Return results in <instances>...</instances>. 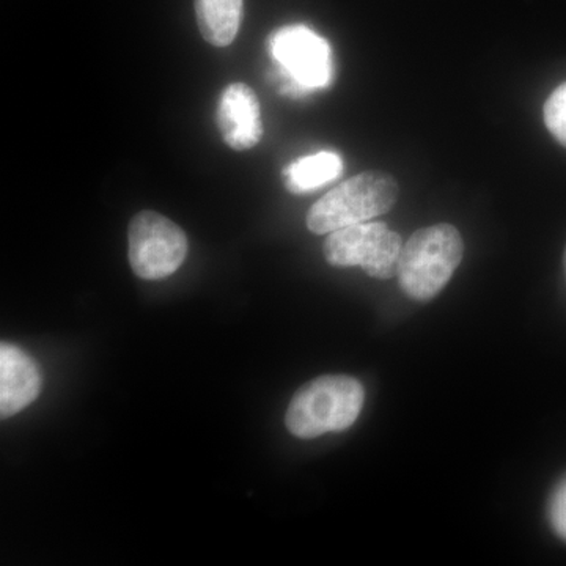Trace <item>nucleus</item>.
<instances>
[{
  "mask_svg": "<svg viewBox=\"0 0 566 566\" xmlns=\"http://www.w3.org/2000/svg\"><path fill=\"white\" fill-rule=\"evenodd\" d=\"M244 0H196V18L205 41L230 46L243 21Z\"/></svg>",
  "mask_w": 566,
  "mask_h": 566,
  "instance_id": "nucleus-9",
  "label": "nucleus"
},
{
  "mask_svg": "<svg viewBox=\"0 0 566 566\" xmlns=\"http://www.w3.org/2000/svg\"><path fill=\"white\" fill-rule=\"evenodd\" d=\"M463 238L450 223L417 230L401 249L398 281L406 296L428 303L442 292L463 260Z\"/></svg>",
  "mask_w": 566,
  "mask_h": 566,
  "instance_id": "nucleus-2",
  "label": "nucleus"
},
{
  "mask_svg": "<svg viewBox=\"0 0 566 566\" xmlns=\"http://www.w3.org/2000/svg\"><path fill=\"white\" fill-rule=\"evenodd\" d=\"M547 516H549L551 527L556 532L558 538L566 542V476L558 482L551 494Z\"/></svg>",
  "mask_w": 566,
  "mask_h": 566,
  "instance_id": "nucleus-12",
  "label": "nucleus"
},
{
  "mask_svg": "<svg viewBox=\"0 0 566 566\" xmlns=\"http://www.w3.org/2000/svg\"><path fill=\"white\" fill-rule=\"evenodd\" d=\"M545 123L554 139L566 147V82L547 98Z\"/></svg>",
  "mask_w": 566,
  "mask_h": 566,
  "instance_id": "nucleus-11",
  "label": "nucleus"
},
{
  "mask_svg": "<svg viewBox=\"0 0 566 566\" xmlns=\"http://www.w3.org/2000/svg\"><path fill=\"white\" fill-rule=\"evenodd\" d=\"M270 51L281 66L286 93L300 95L327 87L333 82V50L323 36L305 25L279 29L271 35Z\"/></svg>",
  "mask_w": 566,
  "mask_h": 566,
  "instance_id": "nucleus-5",
  "label": "nucleus"
},
{
  "mask_svg": "<svg viewBox=\"0 0 566 566\" xmlns=\"http://www.w3.org/2000/svg\"><path fill=\"white\" fill-rule=\"evenodd\" d=\"M364 386L348 375H324L301 387L286 409L285 424L300 439L348 430L363 412Z\"/></svg>",
  "mask_w": 566,
  "mask_h": 566,
  "instance_id": "nucleus-1",
  "label": "nucleus"
},
{
  "mask_svg": "<svg viewBox=\"0 0 566 566\" xmlns=\"http://www.w3.org/2000/svg\"><path fill=\"white\" fill-rule=\"evenodd\" d=\"M222 139L237 151L251 150L263 137L262 111L255 92L244 82L223 88L218 104Z\"/></svg>",
  "mask_w": 566,
  "mask_h": 566,
  "instance_id": "nucleus-7",
  "label": "nucleus"
},
{
  "mask_svg": "<svg viewBox=\"0 0 566 566\" xmlns=\"http://www.w3.org/2000/svg\"><path fill=\"white\" fill-rule=\"evenodd\" d=\"M400 234L382 222H363L329 233L323 245L324 259L337 268H363L370 277L387 281L398 274Z\"/></svg>",
  "mask_w": 566,
  "mask_h": 566,
  "instance_id": "nucleus-4",
  "label": "nucleus"
},
{
  "mask_svg": "<svg viewBox=\"0 0 566 566\" xmlns=\"http://www.w3.org/2000/svg\"><path fill=\"white\" fill-rule=\"evenodd\" d=\"M344 170V159L334 151H319L303 156L286 167L285 186L290 192L305 193L315 191L335 180Z\"/></svg>",
  "mask_w": 566,
  "mask_h": 566,
  "instance_id": "nucleus-10",
  "label": "nucleus"
},
{
  "mask_svg": "<svg viewBox=\"0 0 566 566\" xmlns=\"http://www.w3.org/2000/svg\"><path fill=\"white\" fill-rule=\"evenodd\" d=\"M188 255L182 229L156 211H140L129 222L128 256L134 274L161 281L177 273Z\"/></svg>",
  "mask_w": 566,
  "mask_h": 566,
  "instance_id": "nucleus-6",
  "label": "nucleus"
},
{
  "mask_svg": "<svg viewBox=\"0 0 566 566\" xmlns=\"http://www.w3.org/2000/svg\"><path fill=\"white\" fill-rule=\"evenodd\" d=\"M398 185L389 174L364 172L335 186L307 212V229L329 234L345 227L371 221L392 210Z\"/></svg>",
  "mask_w": 566,
  "mask_h": 566,
  "instance_id": "nucleus-3",
  "label": "nucleus"
},
{
  "mask_svg": "<svg viewBox=\"0 0 566 566\" xmlns=\"http://www.w3.org/2000/svg\"><path fill=\"white\" fill-rule=\"evenodd\" d=\"M565 274H566V252H565Z\"/></svg>",
  "mask_w": 566,
  "mask_h": 566,
  "instance_id": "nucleus-13",
  "label": "nucleus"
},
{
  "mask_svg": "<svg viewBox=\"0 0 566 566\" xmlns=\"http://www.w3.org/2000/svg\"><path fill=\"white\" fill-rule=\"evenodd\" d=\"M41 390L39 365L18 346L0 345V416L21 412L36 400Z\"/></svg>",
  "mask_w": 566,
  "mask_h": 566,
  "instance_id": "nucleus-8",
  "label": "nucleus"
}]
</instances>
